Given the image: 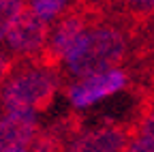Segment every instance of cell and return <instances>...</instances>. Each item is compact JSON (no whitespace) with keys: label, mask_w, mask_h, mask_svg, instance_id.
Masks as SVG:
<instances>
[{"label":"cell","mask_w":154,"mask_h":152,"mask_svg":"<svg viewBox=\"0 0 154 152\" xmlns=\"http://www.w3.org/2000/svg\"><path fill=\"white\" fill-rule=\"evenodd\" d=\"M24 9V0H0V41L7 36V32L11 30V26L22 15Z\"/></svg>","instance_id":"cell-10"},{"label":"cell","mask_w":154,"mask_h":152,"mask_svg":"<svg viewBox=\"0 0 154 152\" xmlns=\"http://www.w3.org/2000/svg\"><path fill=\"white\" fill-rule=\"evenodd\" d=\"M49 22L38 17L30 7L22 11V15L15 20L11 30L5 36L7 49L17 58H34L43 51L49 41Z\"/></svg>","instance_id":"cell-4"},{"label":"cell","mask_w":154,"mask_h":152,"mask_svg":"<svg viewBox=\"0 0 154 152\" xmlns=\"http://www.w3.org/2000/svg\"><path fill=\"white\" fill-rule=\"evenodd\" d=\"M128 84V71L122 67H113L107 71L90 73L84 77H77L75 82L69 84V101L77 109H86L94 103H99L111 94L124 90Z\"/></svg>","instance_id":"cell-3"},{"label":"cell","mask_w":154,"mask_h":152,"mask_svg":"<svg viewBox=\"0 0 154 152\" xmlns=\"http://www.w3.org/2000/svg\"><path fill=\"white\" fill-rule=\"evenodd\" d=\"M133 135H141L154 144V88H150L133 124Z\"/></svg>","instance_id":"cell-7"},{"label":"cell","mask_w":154,"mask_h":152,"mask_svg":"<svg viewBox=\"0 0 154 152\" xmlns=\"http://www.w3.org/2000/svg\"><path fill=\"white\" fill-rule=\"evenodd\" d=\"M13 64H15V60H11V58H7L5 54H0V84H2L5 79H7V75L11 73V69H13Z\"/></svg>","instance_id":"cell-13"},{"label":"cell","mask_w":154,"mask_h":152,"mask_svg":"<svg viewBox=\"0 0 154 152\" xmlns=\"http://www.w3.org/2000/svg\"><path fill=\"white\" fill-rule=\"evenodd\" d=\"M124 152H154V144L141 135H133Z\"/></svg>","instance_id":"cell-12"},{"label":"cell","mask_w":154,"mask_h":152,"mask_svg":"<svg viewBox=\"0 0 154 152\" xmlns=\"http://www.w3.org/2000/svg\"><path fill=\"white\" fill-rule=\"evenodd\" d=\"M60 86L58 69L34 58H19L7 79L0 84L2 111H43L56 97Z\"/></svg>","instance_id":"cell-2"},{"label":"cell","mask_w":154,"mask_h":152,"mask_svg":"<svg viewBox=\"0 0 154 152\" xmlns=\"http://www.w3.org/2000/svg\"><path fill=\"white\" fill-rule=\"evenodd\" d=\"M135 56H139V60H143L146 64L154 60V15L139 26L137 30V45H135ZM152 67H148V71H152Z\"/></svg>","instance_id":"cell-9"},{"label":"cell","mask_w":154,"mask_h":152,"mask_svg":"<svg viewBox=\"0 0 154 152\" xmlns=\"http://www.w3.org/2000/svg\"><path fill=\"white\" fill-rule=\"evenodd\" d=\"M109 7L118 13L133 17L139 26L154 15V0H109Z\"/></svg>","instance_id":"cell-8"},{"label":"cell","mask_w":154,"mask_h":152,"mask_svg":"<svg viewBox=\"0 0 154 152\" xmlns=\"http://www.w3.org/2000/svg\"><path fill=\"white\" fill-rule=\"evenodd\" d=\"M0 152H30L28 148H0Z\"/></svg>","instance_id":"cell-14"},{"label":"cell","mask_w":154,"mask_h":152,"mask_svg":"<svg viewBox=\"0 0 154 152\" xmlns=\"http://www.w3.org/2000/svg\"><path fill=\"white\" fill-rule=\"evenodd\" d=\"M36 133V111H5L0 116V148H28Z\"/></svg>","instance_id":"cell-6"},{"label":"cell","mask_w":154,"mask_h":152,"mask_svg":"<svg viewBox=\"0 0 154 152\" xmlns=\"http://www.w3.org/2000/svg\"><path fill=\"white\" fill-rule=\"evenodd\" d=\"M137 30L139 24L124 13L113 9L96 11L79 41L64 56L69 75L77 79L128 62L131 51L135 56Z\"/></svg>","instance_id":"cell-1"},{"label":"cell","mask_w":154,"mask_h":152,"mask_svg":"<svg viewBox=\"0 0 154 152\" xmlns=\"http://www.w3.org/2000/svg\"><path fill=\"white\" fill-rule=\"evenodd\" d=\"M64 5H66V0H30V9L47 22H51L64 9Z\"/></svg>","instance_id":"cell-11"},{"label":"cell","mask_w":154,"mask_h":152,"mask_svg":"<svg viewBox=\"0 0 154 152\" xmlns=\"http://www.w3.org/2000/svg\"><path fill=\"white\" fill-rule=\"evenodd\" d=\"M133 137V126L105 124L75 131L66 141V152H124Z\"/></svg>","instance_id":"cell-5"}]
</instances>
